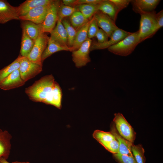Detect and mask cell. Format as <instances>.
Returning a JSON list of instances; mask_svg holds the SVG:
<instances>
[{"label":"cell","instance_id":"6da1fadb","mask_svg":"<svg viewBox=\"0 0 163 163\" xmlns=\"http://www.w3.org/2000/svg\"><path fill=\"white\" fill-rule=\"evenodd\" d=\"M56 82L52 75H46L26 88L25 92L32 101L44 103L51 94Z\"/></svg>","mask_w":163,"mask_h":163},{"label":"cell","instance_id":"7a4b0ae2","mask_svg":"<svg viewBox=\"0 0 163 163\" xmlns=\"http://www.w3.org/2000/svg\"><path fill=\"white\" fill-rule=\"evenodd\" d=\"M138 30L141 42L152 37L159 30L156 19V13L153 11L142 12Z\"/></svg>","mask_w":163,"mask_h":163},{"label":"cell","instance_id":"3957f363","mask_svg":"<svg viewBox=\"0 0 163 163\" xmlns=\"http://www.w3.org/2000/svg\"><path fill=\"white\" fill-rule=\"evenodd\" d=\"M141 42L138 31L131 33L123 39L107 49L109 51L116 55L126 56L130 54Z\"/></svg>","mask_w":163,"mask_h":163},{"label":"cell","instance_id":"277c9868","mask_svg":"<svg viewBox=\"0 0 163 163\" xmlns=\"http://www.w3.org/2000/svg\"><path fill=\"white\" fill-rule=\"evenodd\" d=\"M42 64L33 62L27 57L21 56L18 69L22 79L25 82L35 77L42 71Z\"/></svg>","mask_w":163,"mask_h":163},{"label":"cell","instance_id":"5b68a950","mask_svg":"<svg viewBox=\"0 0 163 163\" xmlns=\"http://www.w3.org/2000/svg\"><path fill=\"white\" fill-rule=\"evenodd\" d=\"M113 122L119 134L133 143L136 139V133L123 115L119 113H115Z\"/></svg>","mask_w":163,"mask_h":163},{"label":"cell","instance_id":"8992f818","mask_svg":"<svg viewBox=\"0 0 163 163\" xmlns=\"http://www.w3.org/2000/svg\"><path fill=\"white\" fill-rule=\"evenodd\" d=\"M91 43V39L88 38L78 49L72 52V59L76 67L85 66L90 62L89 54Z\"/></svg>","mask_w":163,"mask_h":163},{"label":"cell","instance_id":"52a82bcc","mask_svg":"<svg viewBox=\"0 0 163 163\" xmlns=\"http://www.w3.org/2000/svg\"><path fill=\"white\" fill-rule=\"evenodd\" d=\"M49 38L45 33H42L35 40L33 49L27 57L30 61L42 64L41 56L47 46Z\"/></svg>","mask_w":163,"mask_h":163},{"label":"cell","instance_id":"ba28073f","mask_svg":"<svg viewBox=\"0 0 163 163\" xmlns=\"http://www.w3.org/2000/svg\"><path fill=\"white\" fill-rule=\"evenodd\" d=\"M61 3L59 1L53 0L45 18L42 24L43 33H50L55 27L58 20V12Z\"/></svg>","mask_w":163,"mask_h":163},{"label":"cell","instance_id":"9c48e42d","mask_svg":"<svg viewBox=\"0 0 163 163\" xmlns=\"http://www.w3.org/2000/svg\"><path fill=\"white\" fill-rule=\"evenodd\" d=\"M131 33L118 28L113 32L110 39L107 42L102 43H99L96 42L92 43L90 50L91 51L94 50L108 48L117 43L129 35Z\"/></svg>","mask_w":163,"mask_h":163},{"label":"cell","instance_id":"30bf717a","mask_svg":"<svg viewBox=\"0 0 163 163\" xmlns=\"http://www.w3.org/2000/svg\"><path fill=\"white\" fill-rule=\"evenodd\" d=\"M51 2L48 5L39 6L31 9L26 15L19 17L20 20L30 21L37 24H42L45 18Z\"/></svg>","mask_w":163,"mask_h":163},{"label":"cell","instance_id":"8fae6325","mask_svg":"<svg viewBox=\"0 0 163 163\" xmlns=\"http://www.w3.org/2000/svg\"><path fill=\"white\" fill-rule=\"evenodd\" d=\"M93 16L96 20L98 26L105 31L110 38L113 32L118 28L113 20L100 11L98 10Z\"/></svg>","mask_w":163,"mask_h":163},{"label":"cell","instance_id":"7c38bea8","mask_svg":"<svg viewBox=\"0 0 163 163\" xmlns=\"http://www.w3.org/2000/svg\"><path fill=\"white\" fill-rule=\"evenodd\" d=\"M17 6L11 5L7 1L0 0V24L13 20H20Z\"/></svg>","mask_w":163,"mask_h":163},{"label":"cell","instance_id":"4fadbf2b","mask_svg":"<svg viewBox=\"0 0 163 163\" xmlns=\"http://www.w3.org/2000/svg\"><path fill=\"white\" fill-rule=\"evenodd\" d=\"M25 83L22 79L18 69L13 72L0 84V88L8 90L18 88Z\"/></svg>","mask_w":163,"mask_h":163},{"label":"cell","instance_id":"5bb4252c","mask_svg":"<svg viewBox=\"0 0 163 163\" xmlns=\"http://www.w3.org/2000/svg\"><path fill=\"white\" fill-rule=\"evenodd\" d=\"M159 0H131L133 9L136 13L149 12L154 11L160 2Z\"/></svg>","mask_w":163,"mask_h":163},{"label":"cell","instance_id":"9a60e30c","mask_svg":"<svg viewBox=\"0 0 163 163\" xmlns=\"http://www.w3.org/2000/svg\"><path fill=\"white\" fill-rule=\"evenodd\" d=\"M110 132L113 135L119 144L118 154L130 156H133L132 153L131 147L133 143L127 140L121 136L116 129L114 123L110 128Z\"/></svg>","mask_w":163,"mask_h":163},{"label":"cell","instance_id":"2e32d148","mask_svg":"<svg viewBox=\"0 0 163 163\" xmlns=\"http://www.w3.org/2000/svg\"><path fill=\"white\" fill-rule=\"evenodd\" d=\"M50 33V37L60 45L69 47L68 45L67 33L61 21L58 20L56 25Z\"/></svg>","mask_w":163,"mask_h":163},{"label":"cell","instance_id":"e0dca14e","mask_svg":"<svg viewBox=\"0 0 163 163\" xmlns=\"http://www.w3.org/2000/svg\"><path fill=\"white\" fill-rule=\"evenodd\" d=\"M53 1L51 0H27L17 6L19 17L24 16L30 11L39 6L47 5Z\"/></svg>","mask_w":163,"mask_h":163},{"label":"cell","instance_id":"ac0fdd59","mask_svg":"<svg viewBox=\"0 0 163 163\" xmlns=\"http://www.w3.org/2000/svg\"><path fill=\"white\" fill-rule=\"evenodd\" d=\"M11 135L6 130L3 131L0 128V157L8 158L10 154L11 145Z\"/></svg>","mask_w":163,"mask_h":163},{"label":"cell","instance_id":"d6986e66","mask_svg":"<svg viewBox=\"0 0 163 163\" xmlns=\"http://www.w3.org/2000/svg\"><path fill=\"white\" fill-rule=\"evenodd\" d=\"M98 10L108 15L115 22L120 11L115 4L110 0H103L97 5Z\"/></svg>","mask_w":163,"mask_h":163},{"label":"cell","instance_id":"ffe728a7","mask_svg":"<svg viewBox=\"0 0 163 163\" xmlns=\"http://www.w3.org/2000/svg\"><path fill=\"white\" fill-rule=\"evenodd\" d=\"M72 51V47L62 46L50 37L47 46L43 52L41 58L42 62L53 54L60 51Z\"/></svg>","mask_w":163,"mask_h":163},{"label":"cell","instance_id":"44dd1931","mask_svg":"<svg viewBox=\"0 0 163 163\" xmlns=\"http://www.w3.org/2000/svg\"><path fill=\"white\" fill-rule=\"evenodd\" d=\"M23 23L22 30L33 40H35L40 34L43 33L42 24H37L29 21H25Z\"/></svg>","mask_w":163,"mask_h":163},{"label":"cell","instance_id":"7402d4cb","mask_svg":"<svg viewBox=\"0 0 163 163\" xmlns=\"http://www.w3.org/2000/svg\"><path fill=\"white\" fill-rule=\"evenodd\" d=\"M90 21V20H89L77 31L73 45L72 47V51L78 49L88 38V30Z\"/></svg>","mask_w":163,"mask_h":163},{"label":"cell","instance_id":"603a6c76","mask_svg":"<svg viewBox=\"0 0 163 163\" xmlns=\"http://www.w3.org/2000/svg\"><path fill=\"white\" fill-rule=\"evenodd\" d=\"M62 93L59 84L56 82L50 97L44 103L53 105L59 109L61 108Z\"/></svg>","mask_w":163,"mask_h":163},{"label":"cell","instance_id":"cb8c5ba5","mask_svg":"<svg viewBox=\"0 0 163 163\" xmlns=\"http://www.w3.org/2000/svg\"><path fill=\"white\" fill-rule=\"evenodd\" d=\"M35 42V40L30 38L22 30L21 47L20 50L21 56L27 57L30 53Z\"/></svg>","mask_w":163,"mask_h":163},{"label":"cell","instance_id":"d4e9b609","mask_svg":"<svg viewBox=\"0 0 163 163\" xmlns=\"http://www.w3.org/2000/svg\"><path fill=\"white\" fill-rule=\"evenodd\" d=\"M21 58L19 56L12 63L0 70V84L14 70L19 69Z\"/></svg>","mask_w":163,"mask_h":163},{"label":"cell","instance_id":"484cf974","mask_svg":"<svg viewBox=\"0 0 163 163\" xmlns=\"http://www.w3.org/2000/svg\"><path fill=\"white\" fill-rule=\"evenodd\" d=\"M88 21L78 11L75 12L70 17L71 24L77 30Z\"/></svg>","mask_w":163,"mask_h":163},{"label":"cell","instance_id":"4316f807","mask_svg":"<svg viewBox=\"0 0 163 163\" xmlns=\"http://www.w3.org/2000/svg\"><path fill=\"white\" fill-rule=\"evenodd\" d=\"M93 136L101 145L116 139L110 132H105L99 130L94 131Z\"/></svg>","mask_w":163,"mask_h":163},{"label":"cell","instance_id":"83f0119b","mask_svg":"<svg viewBox=\"0 0 163 163\" xmlns=\"http://www.w3.org/2000/svg\"><path fill=\"white\" fill-rule=\"evenodd\" d=\"M97 5L81 4L77 5V8H76L77 10L81 12L86 19H88L94 16L98 11Z\"/></svg>","mask_w":163,"mask_h":163},{"label":"cell","instance_id":"f1b7e54d","mask_svg":"<svg viewBox=\"0 0 163 163\" xmlns=\"http://www.w3.org/2000/svg\"><path fill=\"white\" fill-rule=\"evenodd\" d=\"M62 22L66 30L68 36V45L70 47L73 46L77 30L66 19H63Z\"/></svg>","mask_w":163,"mask_h":163},{"label":"cell","instance_id":"f546056e","mask_svg":"<svg viewBox=\"0 0 163 163\" xmlns=\"http://www.w3.org/2000/svg\"><path fill=\"white\" fill-rule=\"evenodd\" d=\"M131 151L137 163H145V151L141 145H133L131 147Z\"/></svg>","mask_w":163,"mask_h":163},{"label":"cell","instance_id":"4dcf8cb0","mask_svg":"<svg viewBox=\"0 0 163 163\" xmlns=\"http://www.w3.org/2000/svg\"><path fill=\"white\" fill-rule=\"evenodd\" d=\"M77 11L76 8L66 6L61 3L58 12V20L62 21L64 18L70 16Z\"/></svg>","mask_w":163,"mask_h":163},{"label":"cell","instance_id":"1f68e13d","mask_svg":"<svg viewBox=\"0 0 163 163\" xmlns=\"http://www.w3.org/2000/svg\"><path fill=\"white\" fill-rule=\"evenodd\" d=\"M99 29L96 20L94 16L90 20L88 30V37L91 38L95 36Z\"/></svg>","mask_w":163,"mask_h":163},{"label":"cell","instance_id":"d6a6232c","mask_svg":"<svg viewBox=\"0 0 163 163\" xmlns=\"http://www.w3.org/2000/svg\"><path fill=\"white\" fill-rule=\"evenodd\" d=\"M105 149L113 154H117L119 152V144L115 139L101 145Z\"/></svg>","mask_w":163,"mask_h":163},{"label":"cell","instance_id":"836d02e7","mask_svg":"<svg viewBox=\"0 0 163 163\" xmlns=\"http://www.w3.org/2000/svg\"><path fill=\"white\" fill-rule=\"evenodd\" d=\"M114 157L120 163H137L133 156L119 154H113Z\"/></svg>","mask_w":163,"mask_h":163},{"label":"cell","instance_id":"e575fe53","mask_svg":"<svg viewBox=\"0 0 163 163\" xmlns=\"http://www.w3.org/2000/svg\"><path fill=\"white\" fill-rule=\"evenodd\" d=\"M99 43H102L107 42L108 40V36L107 34L101 29H99L95 36Z\"/></svg>","mask_w":163,"mask_h":163},{"label":"cell","instance_id":"d590c367","mask_svg":"<svg viewBox=\"0 0 163 163\" xmlns=\"http://www.w3.org/2000/svg\"><path fill=\"white\" fill-rule=\"evenodd\" d=\"M120 11L126 8L130 2V0H110Z\"/></svg>","mask_w":163,"mask_h":163},{"label":"cell","instance_id":"8d00e7d4","mask_svg":"<svg viewBox=\"0 0 163 163\" xmlns=\"http://www.w3.org/2000/svg\"><path fill=\"white\" fill-rule=\"evenodd\" d=\"M101 0H76L75 5L83 4L97 5L100 3Z\"/></svg>","mask_w":163,"mask_h":163},{"label":"cell","instance_id":"74e56055","mask_svg":"<svg viewBox=\"0 0 163 163\" xmlns=\"http://www.w3.org/2000/svg\"><path fill=\"white\" fill-rule=\"evenodd\" d=\"M156 19L158 24V29L162 27L163 26V10L156 14Z\"/></svg>","mask_w":163,"mask_h":163},{"label":"cell","instance_id":"f35d334b","mask_svg":"<svg viewBox=\"0 0 163 163\" xmlns=\"http://www.w3.org/2000/svg\"><path fill=\"white\" fill-rule=\"evenodd\" d=\"M75 0H63L62 1L63 4L64 5L71 7L72 6L75 5Z\"/></svg>","mask_w":163,"mask_h":163},{"label":"cell","instance_id":"ab89813d","mask_svg":"<svg viewBox=\"0 0 163 163\" xmlns=\"http://www.w3.org/2000/svg\"><path fill=\"white\" fill-rule=\"evenodd\" d=\"M0 163H10L6 159L2 157H0Z\"/></svg>","mask_w":163,"mask_h":163},{"label":"cell","instance_id":"60d3db41","mask_svg":"<svg viewBox=\"0 0 163 163\" xmlns=\"http://www.w3.org/2000/svg\"><path fill=\"white\" fill-rule=\"evenodd\" d=\"M12 163H30L28 162H19V161H14L12 162Z\"/></svg>","mask_w":163,"mask_h":163}]
</instances>
